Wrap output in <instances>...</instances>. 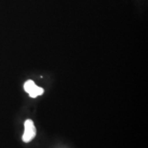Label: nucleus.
I'll return each instance as SVG.
<instances>
[{"instance_id":"obj_2","label":"nucleus","mask_w":148,"mask_h":148,"mask_svg":"<svg viewBox=\"0 0 148 148\" xmlns=\"http://www.w3.org/2000/svg\"><path fill=\"white\" fill-rule=\"evenodd\" d=\"M24 90L29 94V97L35 98L37 96L42 95L44 92V89L41 87H39L36 85L34 82L31 79H29L24 84Z\"/></svg>"},{"instance_id":"obj_1","label":"nucleus","mask_w":148,"mask_h":148,"mask_svg":"<svg viewBox=\"0 0 148 148\" xmlns=\"http://www.w3.org/2000/svg\"><path fill=\"white\" fill-rule=\"evenodd\" d=\"M25 130L22 136V140L25 143H29L33 140L36 134V129L34 122L31 119H27L24 123Z\"/></svg>"}]
</instances>
